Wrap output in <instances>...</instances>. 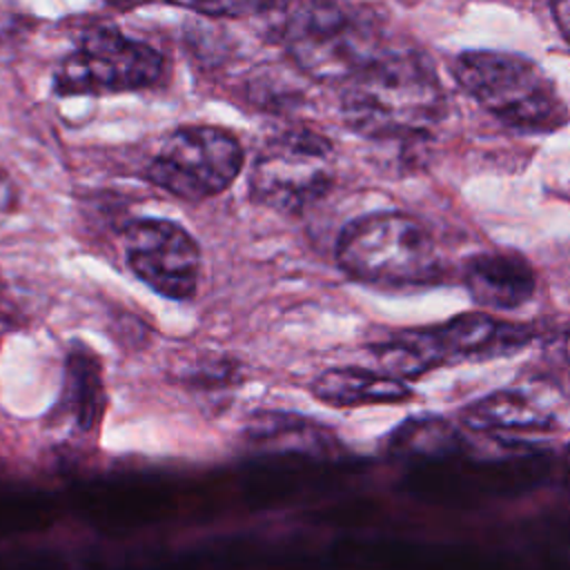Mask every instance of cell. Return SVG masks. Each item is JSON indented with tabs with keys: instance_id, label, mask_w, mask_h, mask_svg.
<instances>
[{
	"instance_id": "6da1fadb",
	"label": "cell",
	"mask_w": 570,
	"mask_h": 570,
	"mask_svg": "<svg viewBox=\"0 0 570 570\" xmlns=\"http://www.w3.org/2000/svg\"><path fill=\"white\" fill-rule=\"evenodd\" d=\"M345 125L372 140H423L445 116L432 62L410 49L381 51L341 96Z\"/></svg>"
},
{
	"instance_id": "7a4b0ae2",
	"label": "cell",
	"mask_w": 570,
	"mask_h": 570,
	"mask_svg": "<svg viewBox=\"0 0 570 570\" xmlns=\"http://www.w3.org/2000/svg\"><path fill=\"white\" fill-rule=\"evenodd\" d=\"M336 263L350 278L376 287H425L443 274L428 227L401 212L350 220L336 240Z\"/></svg>"
},
{
	"instance_id": "3957f363",
	"label": "cell",
	"mask_w": 570,
	"mask_h": 570,
	"mask_svg": "<svg viewBox=\"0 0 570 570\" xmlns=\"http://www.w3.org/2000/svg\"><path fill=\"white\" fill-rule=\"evenodd\" d=\"M459 87L510 129L541 134L568 118L554 82L525 56L494 49H468L452 60Z\"/></svg>"
},
{
	"instance_id": "277c9868",
	"label": "cell",
	"mask_w": 570,
	"mask_h": 570,
	"mask_svg": "<svg viewBox=\"0 0 570 570\" xmlns=\"http://www.w3.org/2000/svg\"><path fill=\"white\" fill-rule=\"evenodd\" d=\"M283 42L301 71L318 82H350L381 51L370 16L334 2H303L283 20Z\"/></svg>"
},
{
	"instance_id": "5b68a950",
	"label": "cell",
	"mask_w": 570,
	"mask_h": 570,
	"mask_svg": "<svg viewBox=\"0 0 570 570\" xmlns=\"http://www.w3.org/2000/svg\"><path fill=\"white\" fill-rule=\"evenodd\" d=\"M165 73V58L149 42L116 27H96L62 58L53 89L62 96H107L140 91Z\"/></svg>"
},
{
	"instance_id": "8992f818",
	"label": "cell",
	"mask_w": 570,
	"mask_h": 570,
	"mask_svg": "<svg viewBox=\"0 0 570 570\" xmlns=\"http://www.w3.org/2000/svg\"><path fill=\"white\" fill-rule=\"evenodd\" d=\"M240 169L243 147L236 136L214 125H183L160 140L145 176L176 198L203 200L225 191Z\"/></svg>"
},
{
	"instance_id": "52a82bcc",
	"label": "cell",
	"mask_w": 570,
	"mask_h": 570,
	"mask_svg": "<svg viewBox=\"0 0 570 570\" xmlns=\"http://www.w3.org/2000/svg\"><path fill=\"white\" fill-rule=\"evenodd\" d=\"M532 341L525 325L483 312H465L441 325L394 334V354L405 376L416 379L454 361H485L523 350Z\"/></svg>"
},
{
	"instance_id": "ba28073f",
	"label": "cell",
	"mask_w": 570,
	"mask_h": 570,
	"mask_svg": "<svg viewBox=\"0 0 570 570\" xmlns=\"http://www.w3.org/2000/svg\"><path fill=\"white\" fill-rule=\"evenodd\" d=\"M332 185V145L325 136L298 127L263 145L249 171V194L276 212H301Z\"/></svg>"
},
{
	"instance_id": "9c48e42d",
	"label": "cell",
	"mask_w": 570,
	"mask_h": 570,
	"mask_svg": "<svg viewBox=\"0 0 570 570\" xmlns=\"http://www.w3.org/2000/svg\"><path fill=\"white\" fill-rule=\"evenodd\" d=\"M129 269L156 294L187 301L200 281V249L191 234L167 218H138L122 232Z\"/></svg>"
},
{
	"instance_id": "30bf717a",
	"label": "cell",
	"mask_w": 570,
	"mask_h": 570,
	"mask_svg": "<svg viewBox=\"0 0 570 570\" xmlns=\"http://www.w3.org/2000/svg\"><path fill=\"white\" fill-rule=\"evenodd\" d=\"M463 285L483 307L517 309L534 296L537 276L519 252L485 249L465 261Z\"/></svg>"
},
{
	"instance_id": "8fae6325",
	"label": "cell",
	"mask_w": 570,
	"mask_h": 570,
	"mask_svg": "<svg viewBox=\"0 0 570 570\" xmlns=\"http://www.w3.org/2000/svg\"><path fill=\"white\" fill-rule=\"evenodd\" d=\"M312 394L332 407H356L372 403H399L412 396L405 381L363 370V367H332L312 381Z\"/></svg>"
},
{
	"instance_id": "7c38bea8",
	"label": "cell",
	"mask_w": 570,
	"mask_h": 570,
	"mask_svg": "<svg viewBox=\"0 0 570 570\" xmlns=\"http://www.w3.org/2000/svg\"><path fill=\"white\" fill-rule=\"evenodd\" d=\"M461 419L470 430L481 432H537L554 423V414L521 390H499L481 396L463 407Z\"/></svg>"
},
{
	"instance_id": "4fadbf2b",
	"label": "cell",
	"mask_w": 570,
	"mask_h": 570,
	"mask_svg": "<svg viewBox=\"0 0 570 570\" xmlns=\"http://www.w3.org/2000/svg\"><path fill=\"white\" fill-rule=\"evenodd\" d=\"M62 407L82 430L94 428L102 410V379L94 354L76 350L67 358Z\"/></svg>"
},
{
	"instance_id": "5bb4252c",
	"label": "cell",
	"mask_w": 570,
	"mask_h": 570,
	"mask_svg": "<svg viewBox=\"0 0 570 570\" xmlns=\"http://www.w3.org/2000/svg\"><path fill=\"white\" fill-rule=\"evenodd\" d=\"M392 445L401 452L436 456V454H450L459 450L461 436L456 434L454 428H450L441 419L423 416L401 425V430H396L392 439Z\"/></svg>"
},
{
	"instance_id": "9a60e30c",
	"label": "cell",
	"mask_w": 570,
	"mask_h": 570,
	"mask_svg": "<svg viewBox=\"0 0 570 570\" xmlns=\"http://www.w3.org/2000/svg\"><path fill=\"white\" fill-rule=\"evenodd\" d=\"M552 16H554V22H557L561 36L570 45V0L552 4Z\"/></svg>"
},
{
	"instance_id": "2e32d148",
	"label": "cell",
	"mask_w": 570,
	"mask_h": 570,
	"mask_svg": "<svg viewBox=\"0 0 570 570\" xmlns=\"http://www.w3.org/2000/svg\"><path fill=\"white\" fill-rule=\"evenodd\" d=\"M9 196H11V187L4 178H0V209H4L9 205Z\"/></svg>"
},
{
	"instance_id": "e0dca14e",
	"label": "cell",
	"mask_w": 570,
	"mask_h": 570,
	"mask_svg": "<svg viewBox=\"0 0 570 570\" xmlns=\"http://www.w3.org/2000/svg\"><path fill=\"white\" fill-rule=\"evenodd\" d=\"M563 356L570 363V332H566V336H563Z\"/></svg>"
},
{
	"instance_id": "ac0fdd59",
	"label": "cell",
	"mask_w": 570,
	"mask_h": 570,
	"mask_svg": "<svg viewBox=\"0 0 570 570\" xmlns=\"http://www.w3.org/2000/svg\"><path fill=\"white\" fill-rule=\"evenodd\" d=\"M566 465H568V470H570V443H568V450H566Z\"/></svg>"
}]
</instances>
